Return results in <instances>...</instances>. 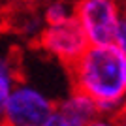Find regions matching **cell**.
<instances>
[{
    "label": "cell",
    "instance_id": "6da1fadb",
    "mask_svg": "<svg viewBox=\"0 0 126 126\" xmlns=\"http://www.w3.org/2000/svg\"><path fill=\"white\" fill-rule=\"evenodd\" d=\"M70 81L96 102L100 117H115L126 100L124 55L115 45H89L70 66Z\"/></svg>",
    "mask_w": 126,
    "mask_h": 126
},
{
    "label": "cell",
    "instance_id": "7a4b0ae2",
    "mask_svg": "<svg viewBox=\"0 0 126 126\" xmlns=\"http://www.w3.org/2000/svg\"><path fill=\"white\" fill-rule=\"evenodd\" d=\"M122 17L121 0H74V19L89 45H113Z\"/></svg>",
    "mask_w": 126,
    "mask_h": 126
},
{
    "label": "cell",
    "instance_id": "3957f363",
    "mask_svg": "<svg viewBox=\"0 0 126 126\" xmlns=\"http://www.w3.org/2000/svg\"><path fill=\"white\" fill-rule=\"evenodd\" d=\"M57 111V102L36 85L19 81L6 104L2 122L8 126H42Z\"/></svg>",
    "mask_w": 126,
    "mask_h": 126
},
{
    "label": "cell",
    "instance_id": "277c9868",
    "mask_svg": "<svg viewBox=\"0 0 126 126\" xmlns=\"http://www.w3.org/2000/svg\"><path fill=\"white\" fill-rule=\"evenodd\" d=\"M36 45L47 57L70 68L87 51L89 42L75 19H72L60 25H45L40 36L36 38Z\"/></svg>",
    "mask_w": 126,
    "mask_h": 126
},
{
    "label": "cell",
    "instance_id": "5b68a950",
    "mask_svg": "<svg viewBox=\"0 0 126 126\" xmlns=\"http://www.w3.org/2000/svg\"><path fill=\"white\" fill-rule=\"evenodd\" d=\"M57 111L62 117H66L68 121L83 126L92 122L96 117H100L96 102L92 98H89L87 94L74 89H72V92H68V96H64L60 102H57Z\"/></svg>",
    "mask_w": 126,
    "mask_h": 126
},
{
    "label": "cell",
    "instance_id": "8992f818",
    "mask_svg": "<svg viewBox=\"0 0 126 126\" xmlns=\"http://www.w3.org/2000/svg\"><path fill=\"white\" fill-rule=\"evenodd\" d=\"M43 26H45V23L42 19V11L38 10V6L23 2V10L13 13L11 28L28 40H36L40 36V32L43 30Z\"/></svg>",
    "mask_w": 126,
    "mask_h": 126
},
{
    "label": "cell",
    "instance_id": "52a82bcc",
    "mask_svg": "<svg viewBox=\"0 0 126 126\" xmlns=\"http://www.w3.org/2000/svg\"><path fill=\"white\" fill-rule=\"evenodd\" d=\"M19 81H21V74H19L17 60L10 55H0V122L6 111V104Z\"/></svg>",
    "mask_w": 126,
    "mask_h": 126
},
{
    "label": "cell",
    "instance_id": "ba28073f",
    "mask_svg": "<svg viewBox=\"0 0 126 126\" xmlns=\"http://www.w3.org/2000/svg\"><path fill=\"white\" fill-rule=\"evenodd\" d=\"M40 8L45 25H60L74 19V0H51Z\"/></svg>",
    "mask_w": 126,
    "mask_h": 126
},
{
    "label": "cell",
    "instance_id": "9c48e42d",
    "mask_svg": "<svg viewBox=\"0 0 126 126\" xmlns=\"http://www.w3.org/2000/svg\"><path fill=\"white\" fill-rule=\"evenodd\" d=\"M122 55H126V15L122 17L121 25H119V30H117V36H115V43H113Z\"/></svg>",
    "mask_w": 126,
    "mask_h": 126
},
{
    "label": "cell",
    "instance_id": "30bf717a",
    "mask_svg": "<svg viewBox=\"0 0 126 126\" xmlns=\"http://www.w3.org/2000/svg\"><path fill=\"white\" fill-rule=\"evenodd\" d=\"M87 126H119L115 122L113 117H96L92 122H89Z\"/></svg>",
    "mask_w": 126,
    "mask_h": 126
},
{
    "label": "cell",
    "instance_id": "8fae6325",
    "mask_svg": "<svg viewBox=\"0 0 126 126\" xmlns=\"http://www.w3.org/2000/svg\"><path fill=\"white\" fill-rule=\"evenodd\" d=\"M113 119H115V122H117L119 126H126V100H124V104L121 105V109L115 113V117H113Z\"/></svg>",
    "mask_w": 126,
    "mask_h": 126
},
{
    "label": "cell",
    "instance_id": "7c38bea8",
    "mask_svg": "<svg viewBox=\"0 0 126 126\" xmlns=\"http://www.w3.org/2000/svg\"><path fill=\"white\" fill-rule=\"evenodd\" d=\"M58 113V111H57ZM58 126H83V124H77V122H72V121H68L66 117H62L60 113H58Z\"/></svg>",
    "mask_w": 126,
    "mask_h": 126
},
{
    "label": "cell",
    "instance_id": "4fadbf2b",
    "mask_svg": "<svg viewBox=\"0 0 126 126\" xmlns=\"http://www.w3.org/2000/svg\"><path fill=\"white\" fill-rule=\"evenodd\" d=\"M21 2H26V4H32V6H43L51 0H21Z\"/></svg>",
    "mask_w": 126,
    "mask_h": 126
},
{
    "label": "cell",
    "instance_id": "5bb4252c",
    "mask_svg": "<svg viewBox=\"0 0 126 126\" xmlns=\"http://www.w3.org/2000/svg\"><path fill=\"white\" fill-rule=\"evenodd\" d=\"M124 75H126V55H124Z\"/></svg>",
    "mask_w": 126,
    "mask_h": 126
},
{
    "label": "cell",
    "instance_id": "9a60e30c",
    "mask_svg": "<svg viewBox=\"0 0 126 126\" xmlns=\"http://www.w3.org/2000/svg\"><path fill=\"white\" fill-rule=\"evenodd\" d=\"M0 126H8V124H4V122H0Z\"/></svg>",
    "mask_w": 126,
    "mask_h": 126
},
{
    "label": "cell",
    "instance_id": "2e32d148",
    "mask_svg": "<svg viewBox=\"0 0 126 126\" xmlns=\"http://www.w3.org/2000/svg\"><path fill=\"white\" fill-rule=\"evenodd\" d=\"M121 2H126V0H121Z\"/></svg>",
    "mask_w": 126,
    "mask_h": 126
}]
</instances>
